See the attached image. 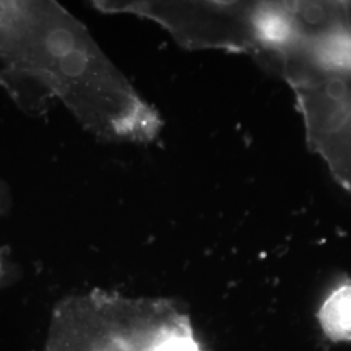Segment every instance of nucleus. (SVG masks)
I'll return each instance as SVG.
<instances>
[{
	"label": "nucleus",
	"instance_id": "obj_5",
	"mask_svg": "<svg viewBox=\"0 0 351 351\" xmlns=\"http://www.w3.org/2000/svg\"><path fill=\"white\" fill-rule=\"evenodd\" d=\"M84 64H85L84 58L78 53H71L64 60V66L69 75H77L84 68Z\"/></svg>",
	"mask_w": 351,
	"mask_h": 351
},
{
	"label": "nucleus",
	"instance_id": "obj_4",
	"mask_svg": "<svg viewBox=\"0 0 351 351\" xmlns=\"http://www.w3.org/2000/svg\"><path fill=\"white\" fill-rule=\"evenodd\" d=\"M71 37L65 32H58L49 39V49L56 55H65L71 49Z\"/></svg>",
	"mask_w": 351,
	"mask_h": 351
},
{
	"label": "nucleus",
	"instance_id": "obj_1",
	"mask_svg": "<svg viewBox=\"0 0 351 351\" xmlns=\"http://www.w3.org/2000/svg\"><path fill=\"white\" fill-rule=\"evenodd\" d=\"M42 351H202L186 315L162 302L82 297L62 304Z\"/></svg>",
	"mask_w": 351,
	"mask_h": 351
},
{
	"label": "nucleus",
	"instance_id": "obj_3",
	"mask_svg": "<svg viewBox=\"0 0 351 351\" xmlns=\"http://www.w3.org/2000/svg\"><path fill=\"white\" fill-rule=\"evenodd\" d=\"M317 319L330 341L351 342V282H342L328 294Z\"/></svg>",
	"mask_w": 351,
	"mask_h": 351
},
{
	"label": "nucleus",
	"instance_id": "obj_2",
	"mask_svg": "<svg viewBox=\"0 0 351 351\" xmlns=\"http://www.w3.org/2000/svg\"><path fill=\"white\" fill-rule=\"evenodd\" d=\"M289 84L295 93L311 149L351 191V75L308 77Z\"/></svg>",
	"mask_w": 351,
	"mask_h": 351
}]
</instances>
